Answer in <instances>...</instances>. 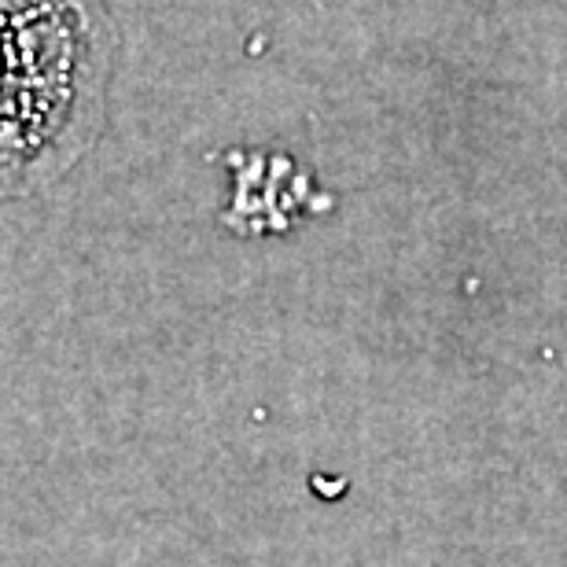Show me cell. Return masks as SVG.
<instances>
[{
    "label": "cell",
    "mask_w": 567,
    "mask_h": 567,
    "mask_svg": "<svg viewBox=\"0 0 567 567\" xmlns=\"http://www.w3.org/2000/svg\"><path fill=\"white\" fill-rule=\"evenodd\" d=\"M111 66L104 0H0V199L52 185L93 147Z\"/></svg>",
    "instance_id": "6da1fadb"
}]
</instances>
